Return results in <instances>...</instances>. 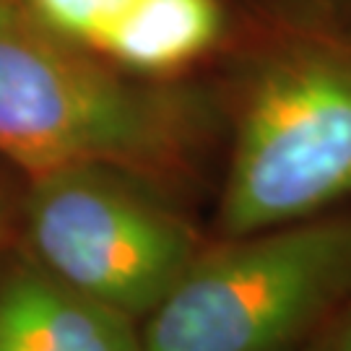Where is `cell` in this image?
<instances>
[{"instance_id": "6da1fadb", "label": "cell", "mask_w": 351, "mask_h": 351, "mask_svg": "<svg viewBox=\"0 0 351 351\" xmlns=\"http://www.w3.org/2000/svg\"><path fill=\"white\" fill-rule=\"evenodd\" d=\"M229 159L224 237L313 219L351 201V19L326 0L239 3L221 55Z\"/></svg>"}, {"instance_id": "7a4b0ae2", "label": "cell", "mask_w": 351, "mask_h": 351, "mask_svg": "<svg viewBox=\"0 0 351 351\" xmlns=\"http://www.w3.org/2000/svg\"><path fill=\"white\" fill-rule=\"evenodd\" d=\"M219 114L213 88L128 73L0 0V156L29 177L97 164L164 188L198 167Z\"/></svg>"}, {"instance_id": "3957f363", "label": "cell", "mask_w": 351, "mask_h": 351, "mask_svg": "<svg viewBox=\"0 0 351 351\" xmlns=\"http://www.w3.org/2000/svg\"><path fill=\"white\" fill-rule=\"evenodd\" d=\"M351 297V216H313L198 250L149 313L141 351H287Z\"/></svg>"}, {"instance_id": "277c9868", "label": "cell", "mask_w": 351, "mask_h": 351, "mask_svg": "<svg viewBox=\"0 0 351 351\" xmlns=\"http://www.w3.org/2000/svg\"><path fill=\"white\" fill-rule=\"evenodd\" d=\"M21 213L42 268L130 317L149 315L201 250L154 182L112 167L32 175Z\"/></svg>"}, {"instance_id": "5b68a950", "label": "cell", "mask_w": 351, "mask_h": 351, "mask_svg": "<svg viewBox=\"0 0 351 351\" xmlns=\"http://www.w3.org/2000/svg\"><path fill=\"white\" fill-rule=\"evenodd\" d=\"M0 351H141V336L130 315L24 261L0 278Z\"/></svg>"}, {"instance_id": "8992f818", "label": "cell", "mask_w": 351, "mask_h": 351, "mask_svg": "<svg viewBox=\"0 0 351 351\" xmlns=\"http://www.w3.org/2000/svg\"><path fill=\"white\" fill-rule=\"evenodd\" d=\"M239 0H133L99 55L128 73L182 81L229 50Z\"/></svg>"}, {"instance_id": "52a82bcc", "label": "cell", "mask_w": 351, "mask_h": 351, "mask_svg": "<svg viewBox=\"0 0 351 351\" xmlns=\"http://www.w3.org/2000/svg\"><path fill=\"white\" fill-rule=\"evenodd\" d=\"M39 24L99 55L133 0H19ZM101 58V55H99Z\"/></svg>"}, {"instance_id": "ba28073f", "label": "cell", "mask_w": 351, "mask_h": 351, "mask_svg": "<svg viewBox=\"0 0 351 351\" xmlns=\"http://www.w3.org/2000/svg\"><path fill=\"white\" fill-rule=\"evenodd\" d=\"M8 219H11V201H8L5 190H0V237H3V232L8 226Z\"/></svg>"}, {"instance_id": "9c48e42d", "label": "cell", "mask_w": 351, "mask_h": 351, "mask_svg": "<svg viewBox=\"0 0 351 351\" xmlns=\"http://www.w3.org/2000/svg\"><path fill=\"white\" fill-rule=\"evenodd\" d=\"M326 351H351V320L346 323V328L341 330V336H339V341L330 346V349H326Z\"/></svg>"}, {"instance_id": "30bf717a", "label": "cell", "mask_w": 351, "mask_h": 351, "mask_svg": "<svg viewBox=\"0 0 351 351\" xmlns=\"http://www.w3.org/2000/svg\"><path fill=\"white\" fill-rule=\"evenodd\" d=\"M304 351H326L323 346H315V349H304Z\"/></svg>"}, {"instance_id": "8fae6325", "label": "cell", "mask_w": 351, "mask_h": 351, "mask_svg": "<svg viewBox=\"0 0 351 351\" xmlns=\"http://www.w3.org/2000/svg\"><path fill=\"white\" fill-rule=\"evenodd\" d=\"M346 5H349V13H346V16H351V0H346Z\"/></svg>"}]
</instances>
